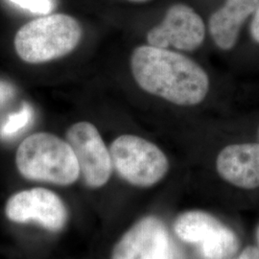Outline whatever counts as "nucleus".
Masks as SVG:
<instances>
[{"mask_svg":"<svg viewBox=\"0 0 259 259\" xmlns=\"http://www.w3.org/2000/svg\"><path fill=\"white\" fill-rule=\"evenodd\" d=\"M13 95V90L8 83L0 82V106Z\"/></svg>","mask_w":259,"mask_h":259,"instance_id":"obj_17","label":"nucleus"},{"mask_svg":"<svg viewBox=\"0 0 259 259\" xmlns=\"http://www.w3.org/2000/svg\"><path fill=\"white\" fill-rule=\"evenodd\" d=\"M5 211L13 222L37 223L51 232L61 231L67 220L63 201L45 188H33L12 196Z\"/></svg>","mask_w":259,"mask_h":259,"instance_id":"obj_7","label":"nucleus"},{"mask_svg":"<svg viewBox=\"0 0 259 259\" xmlns=\"http://www.w3.org/2000/svg\"><path fill=\"white\" fill-rule=\"evenodd\" d=\"M259 0H225L208 20V32L216 47L230 51L238 41L243 24L258 6Z\"/></svg>","mask_w":259,"mask_h":259,"instance_id":"obj_10","label":"nucleus"},{"mask_svg":"<svg viewBox=\"0 0 259 259\" xmlns=\"http://www.w3.org/2000/svg\"><path fill=\"white\" fill-rule=\"evenodd\" d=\"M235 259H259L258 249L254 246H248Z\"/></svg>","mask_w":259,"mask_h":259,"instance_id":"obj_16","label":"nucleus"},{"mask_svg":"<svg viewBox=\"0 0 259 259\" xmlns=\"http://www.w3.org/2000/svg\"><path fill=\"white\" fill-rule=\"evenodd\" d=\"M258 136H259V130H258Z\"/></svg>","mask_w":259,"mask_h":259,"instance_id":"obj_20","label":"nucleus"},{"mask_svg":"<svg viewBox=\"0 0 259 259\" xmlns=\"http://www.w3.org/2000/svg\"><path fill=\"white\" fill-rule=\"evenodd\" d=\"M16 163L21 176L31 181L70 185L81 175L71 146L49 133L33 134L24 139L17 151Z\"/></svg>","mask_w":259,"mask_h":259,"instance_id":"obj_3","label":"nucleus"},{"mask_svg":"<svg viewBox=\"0 0 259 259\" xmlns=\"http://www.w3.org/2000/svg\"><path fill=\"white\" fill-rule=\"evenodd\" d=\"M206 26L203 18L185 3H175L166 10L162 20L146 34L152 47L192 52L204 45Z\"/></svg>","mask_w":259,"mask_h":259,"instance_id":"obj_5","label":"nucleus"},{"mask_svg":"<svg viewBox=\"0 0 259 259\" xmlns=\"http://www.w3.org/2000/svg\"><path fill=\"white\" fill-rule=\"evenodd\" d=\"M216 217L203 210L182 213L174 223V232L182 241L198 247L209 239L222 226Z\"/></svg>","mask_w":259,"mask_h":259,"instance_id":"obj_11","label":"nucleus"},{"mask_svg":"<svg viewBox=\"0 0 259 259\" xmlns=\"http://www.w3.org/2000/svg\"><path fill=\"white\" fill-rule=\"evenodd\" d=\"M22 9L27 10L31 13L47 16L53 10L51 0H10Z\"/></svg>","mask_w":259,"mask_h":259,"instance_id":"obj_14","label":"nucleus"},{"mask_svg":"<svg viewBox=\"0 0 259 259\" xmlns=\"http://www.w3.org/2000/svg\"><path fill=\"white\" fill-rule=\"evenodd\" d=\"M250 32L253 41L259 45V4L250 22Z\"/></svg>","mask_w":259,"mask_h":259,"instance_id":"obj_15","label":"nucleus"},{"mask_svg":"<svg viewBox=\"0 0 259 259\" xmlns=\"http://www.w3.org/2000/svg\"><path fill=\"white\" fill-rule=\"evenodd\" d=\"M238 249L239 240L236 234L224 224L212 237L199 246L204 259H230Z\"/></svg>","mask_w":259,"mask_h":259,"instance_id":"obj_12","label":"nucleus"},{"mask_svg":"<svg viewBox=\"0 0 259 259\" xmlns=\"http://www.w3.org/2000/svg\"><path fill=\"white\" fill-rule=\"evenodd\" d=\"M169 250L164 225L156 217L147 216L121 237L111 259H166Z\"/></svg>","mask_w":259,"mask_h":259,"instance_id":"obj_8","label":"nucleus"},{"mask_svg":"<svg viewBox=\"0 0 259 259\" xmlns=\"http://www.w3.org/2000/svg\"><path fill=\"white\" fill-rule=\"evenodd\" d=\"M65 139L74 152L85 185L93 188L106 185L113 166L98 129L91 122L80 121L68 128Z\"/></svg>","mask_w":259,"mask_h":259,"instance_id":"obj_6","label":"nucleus"},{"mask_svg":"<svg viewBox=\"0 0 259 259\" xmlns=\"http://www.w3.org/2000/svg\"><path fill=\"white\" fill-rule=\"evenodd\" d=\"M127 1L132 2V3H136V4H144V3H148L152 0H127Z\"/></svg>","mask_w":259,"mask_h":259,"instance_id":"obj_18","label":"nucleus"},{"mask_svg":"<svg viewBox=\"0 0 259 259\" xmlns=\"http://www.w3.org/2000/svg\"><path fill=\"white\" fill-rule=\"evenodd\" d=\"M130 68L140 90L180 107L202 104L210 90L209 76L201 65L166 48L150 45L136 47Z\"/></svg>","mask_w":259,"mask_h":259,"instance_id":"obj_1","label":"nucleus"},{"mask_svg":"<svg viewBox=\"0 0 259 259\" xmlns=\"http://www.w3.org/2000/svg\"><path fill=\"white\" fill-rule=\"evenodd\" d=\"M255 235H256V242H257V249H258L259 250V225L258 227H257V229H256Z\"/></svg>","mask_w":259,"mask_h":259,"instance_id":"obj_19","label":"nucleus"},{"mask_svg":"<svg viewBox=\"0 0 259 259\" xmlns=\"http://www.w3.org/2000/svg\"><path fill=\"white\" fill-rule=\"evenodd\" d=\"M33 118V110L31 106L24 104L17 112L10 114L0 127V137L10 139L17 136L22 130L27 128Z\"/></svg>","mask_w":259,"mask_h":259,"instance_id":"obj_13","label":"nucleus"},{"mask_svg":"<svg viewBox=\"0 0 259 259\" xmlns=\"http://www.w3.org/2000/svg\"><path fill=\"white\" fill-rule=\"evenodd\" d=\"M112 166L130 185L147 188L157 185L169 170L164 152L147 139L135 135H122L111 142Z\"/></svg>","mask_w":259,"mask_h":259,"instance_id":"obj_4","label":"nucleus"},{"mask_svg":"<svg viewBox=\"0 0 259 259\" xmlns=\"http://www.w3.org/2000/svg\"><path fill=\"white\" fill-rule=\"evenodd\" d=\"M83 37L77 19L65 14L47 15L19 28L14 46L20 60L37 65L73 52Z\"/></svg>","mask_w":259,"mask_h":259,"instance_id":"obj_2","label":"nucleus"},{"mask_svg":"<svg viewBox=\"0 0 259 259\" xmlns=\"http://www.w3.org/2000/svg\"><path fill=\"white\" fill-rule=\"evenodd\" d=\"M218 175L230 185L251 190L259 187V143H235L216 158Z\"/></svg>","mask_w":259,"mask_h":259,"instance_id":"obj_9","label":"nucleus"}]
</instances>
